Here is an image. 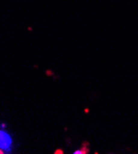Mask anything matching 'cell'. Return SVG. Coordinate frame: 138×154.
Masks as SVG:
<instances>
[{
	"mask_svg": "<svg viewBox=\"0 0 138 154\" xmlns=\"http://www.w3.org/2000/svg\"><path fill=\"white\" fill-rule=\"evenodd\" d=\"M12 149V138L8 131L0 130V153H8Z\"/></svg>",
	"mask_w": 138,
	"mask_h": 154,
	"instance_id": "1",
	"label": "cell"
}]
</instances>
